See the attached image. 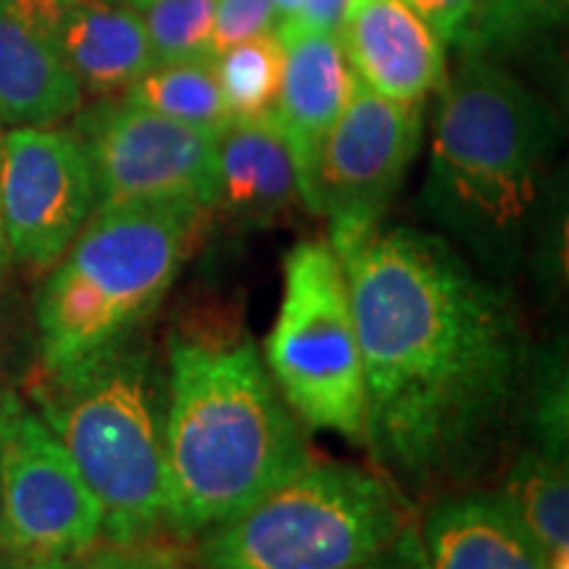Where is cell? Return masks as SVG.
Masks as SVG:
<instances>
[{
  "mask_svg": "<svg viewBox=\"0 0 569 569\" xmlns=\"http://www.w3.org/2000/svg\"><path fill=\"white\" fill-rule=\"evenodd\" d=\"M13 259L11 253V246H9V238H6V227H3V217H0V274L6 272V267H9V261Z\"/></svg>",
  "mask_w": 569,
  "mask_h": 569,
  "instance_id": "30",
  "label": "cell"
},
{
  "mask_svg": "<svg viewBox=\"0 0 569 569\" xmlns=\"http://www.w3.org/2000/svg\"><path fill=\"white\" fill-rule=\"evenodd\" d=\"M117 3H122V6H130V9L140 11V9H146V6H151L153 0H117Z\"/></svg>",
  "mask_w": 569,
  "mask_h": 569,
  "instance_id": "31",
  "label": "cell"
},
{
  "mask_svg": "<svg viewBox=\"0 0 569 569\" xmlns=\"http://www.w3.org/2000/svg\"><path fill=\"white\" fill-rule=\"evenodd\" d=\"M348 3L351 0H303L301 13H298V27L315 32H327L336 34L340 32V24H343Z\"/></svg>",
  "mask_w": 569,
  "mask_h": 569,
  "instance_id": "28",
  "label": "cell"
},
{
  "mask_svg": "<svg viewBox=\"0 0 569 569\" xmlns=\"http://www.w3.org/2000/svg\"><path fill=\"white\" fill-rule=\"evenodd\" d=\"M203 211L180 201L92 209L38 298L40 361L48 375L138 336L180 277Z\"/></svg>",
  "mask_w": 569,
  "mask_h": 569,
  "instance_id": "5",
  "label": "cell"
},
{
  "mask_svg": "<svg viewBox=\"0 0 569 569\" xmlns=\"http://www.w3.org/2000/svg\"><path fill=\"white\" fill-rule=\"evenodd\" d=\"M82 88L24 0H0V127H53L80 111Z\"/></svg>",
  "mask_w": 569,
  "mask_h": 569,
  "instance_id": "15",
  "label": "cell"
},
{
  "mask_svg": "<svg viewBox=\"0 0 569 569\" xmlns=\"http://www.w3.org/2000/svg\"><path fill=\"white\" fill-rule=\"evenodd\" d=\"M356 80L398 103L446 82V46L409 0H351L338 32Z\"/></svg>",
  "mask_w": 569,
  "mask_h": 569,
  "instance_id": "12",
  "label": "cell"
},
{
  "mask_svg": "<svg viewBox=\"0 0 569 569\" xmlns=\"http://www.w3.org/2000/svg\"><path fill=\"white\" fill-rule=\"evenodd\" d=\"M96 209V184L80 140L53 127L0 134V217L13 259L51 269Z\"/></svg>",
  "mask_w": 569,
  "mask_h": 569,
  "instance_id": "11",
  "label": "cell"
},
{
  "mask_svg": "<svg viewBox=\"0 0 569 569\" xmlns=\"http://www.w3.org/2000/svg\"><path fill=\"white\" fill-rule=\"evenodd\" d=\"M92 98H117L153 67L138 11L117 0H24Z\"/></svg>",
  "mask_w": 569,
  "mask_h": 569,
  "instance_id": "13",
  "label": "cell"
},
{
  "mask_svg": "<svg viewBox=\"0 0 569 569\" xmlns=\"http://www.w3.org/2000/svg\"><path fill=\"white\" fill-rule=\"evenodd\" d=\"M519 419L528 427V448L567 465L569 380L565 338L551 340L540 351H530Z\"/></svg>",
  "mask_w": 569,
  "mask_h": 569,
  "instance_id": "21",
  "label": "cell"
},
{
  "mask_svg": "<svg viewBox=\"0 0 569 569\" xmlns=\"http://www.w3.org/2000/svg\"><path fill=\"white\" fill-rule=\"evenodd\" d=\"M546 559L569 557V472L561 461L525 446L507 480V493Z\"/></svg>",
  "mask_w": 569,
  "mask_h": 569,
  "instance_id": "19",
  "label": "cell"
},
{
  "mask_svg": "<svg viewBox=\"0 0 569 569\" xmlns=\"http://www.w3.org/2000/svg\"><path fill=\"white\" fill-rule=\"evenodd\" d=\"M264 356L298 422L361 443V351L346 272L330 240H303L284 256L282 298Z\"/></svg>",
  "mask_w": 569,
  "mask_h": 569,
  "instance_id": "7",
  "label": "cell"
},
{
  "mask_svg": "<svg viewBox=\"0 0 569 569\" xmlns=\"http://www.w3.org/2000/svg\"><path fill=\"white\" fill-rule=\"evenodd\" d=\"M9 393H11V390H6L3 386H0V401H3V398H6V396H9Z\"/></svg>",
  "mask_w": 569,
  "mask_h": 569,
  "instance_id": "33",
  "label": "cell"
},
{
  "mask_svg": "<svg viewBox=\"0 0 569 569\" xmlns=\"http://www.w3.org/2000/svg\"><path fill=\"white\" fill-rule=\"evenodd\" d=\"M353 569H430L417 517L390 540L386 549L377 551L375 557L361 561V565Z\"/></svg>",
  "mask_w": 569,
  "mask_h": 569,
  "instance_id": "27",
  "label": "cell"
},
{
  "mask_svg": "<svg viewBox=\"0 0 569 569\" xmlns=\"http://www.w3.org/2000/svg\"><path fill=\"white\" fill-rule=\"evenodd\" d=\"M298 174L274 119H232L217 134L211 211L240 227H267L293 209Z\"/></svg>",
  "mask_w": 569,
  "mask_h": 569,
  "instance_id": "17",
  "label": "cell"
},
{
  "mask_svg": "<svg viewBox=\"0 0 569 569\" xmlns=\"http://www.w3.org/2000/svg\"><path fill=\"white\" fill-rule=\"evenodd\" d=\"M277 34L284 46V63L272 119L284 134L301 182L319 142L346 109L356 74L336 34L303 30L298 24L277 30Z\"/></svg>",
  "mask_w": 569,
  "mask_h": 569,
  "instance_id": "14",
  "label": "cell"
},
{
  "mask_svg": "<svg viewBox=\"0 0 569 569\" xmlns=\"http://www.w3.org/2000/svg\"><path fill=\"white\" fill-rule=\"evenodd\" d=\"M180 538H146L138 543H109L90 546L88 551L74 557L51 561V565L32 569H177L188 559Z\"/></svg>",
  "mask_w": 569,
  "mask_h": 569,
  "instance_id": "23",
  "label": "cell"
},
{
  "mask_svg": "<svg viewBox=\"0 0 569 569\" xmlns=\"http://www.w3.org/2000/svg\"><path fill=\"white\" fill-rule=\"evenodd\" d=\"M267 32H277V11L272 0H217L209 48L211 61L227 48Z\"/></svg>",
  "mask_w": 569,
  "mask_h": 569,
  "instance_id": "25",
  "label": "cell"
},
{
  "mask_svg": "<svg viewBox=\"0 0 569 569\" xmlns=\"http://www.w3.org/2000/svg\"><path fill=\"white\" fill-rule=\"evenodd\" d=\"M422 209L482 272L522 267L559 142V119L507 69L467 56L443 82Z\"/></svg>",
  "mask_w": 569,
  "mask_h": 569,
  "instance_id": "3",
  "label": "cell"
},
{
  "mask_svg": "<svg viewBox=\"0 0 569 569\" xmlns=\"http://www.w3.org/2000/svg\"><path fill=\"white\" fill-rule=\"evenodd\" d=\"M0 338H3V317H0Z\"/></svg>",
  "mask_w": 569,
  "mask_h": 569,
  "instance_id": "34",
  "label": "cell"
},
{
  "mask_svg": "<svg viewBox=\"0 0 569 569\" xmlns=\"http://www.w3.org/2000/svg\"><path fill=\"white\" fill-rule=\"evenodd\" d=\"M409 6L432 27L443 46L465 40L478 13V0H409Z\"/></svg>",
  "mask_w": 569,
  "mask_h": 569,
  "instance_id": "26",
  "label": "cell"
},
{
  "mask_svg": "<svg viewBox=\"0 0 569 569\" xmlns=\"http://www.w3.org/2000/svg\"><path fill=\"white\" fill-rule=\"evenodd\" d=\"M71 134L88 156L96 209L180 201L211 211L219 132L161 117L117 96L80 113Z\"/></svg>",
  "mask_w": 569,
  "mask_h": 569,
  "instance_id": "10",
  "label": "cell"
},
{
  "mask_svg": "<svg viewBox=\"0 0 569 569\" xmlns=\"http://www.w3.org/2000/svg\"><path fill=\"white\" fill-rule=\"evenodd\" d=\"M177 569H206V567H201V565H198V559L193 561V559H190V557H188V559H184V561H182V565H180V567H177Z\"/></svg>",
  "mask_w": 569,
  "mask_h": 569,
  "instance_id": "32",
  "label": "cell"
},
{
  "mask_svg": "<svg viewBox=\"0 0 569 569\" xmlns=\"http://www.w3.org/2000/svg\"><path fill=\"white\" fill-rule=\"evenodd\" d=\"M430 569H546V553L503 493L448 496L419 522Z\"/></svg>",
  "mask_w": 569,
  "mask_h": 569,
  "instance_id": "16",
  "label": "cell"
},
{
  "mask_svg": "<svg viewBox=\"0 0 569 569\" xmlns=\"http://www.w3.org/2000/svg\"><path fill=\"white\" fill-rule=\"evenodd\" d=\"M101 536V503L67 448L9 393L0 403V569L69 559Z\"/></svg>",
  "mask_w": 569,
  "mask_h": 569,
  "instance_id": "8",
  "label": "cell"
},
{
  "mask_svg": "<svg viewBox=\"0 0 569 569\" xmlns=\"http://www.w3.org/2000/svg\"><path fill=\"white\" fill-rule=\"evenodd\" d=\"M567 0H478L480 40H511L557 21Z\"/></svg>",
  "mask_w": 569,
  "mask_h": 569,
  "instance_id": "24",
  "label": "cell"
},
{
  "mask_svg": "<svg viewBox=\"0 0 569 569\" xmlns=\"http://www.w3.org/2000/svg\"><path fill=\"white\" fill-rule=\"evenodd\" d=\"M53 430L101 503L109 543L169 532L167 361L138 336L34 388Z\"/></svg>",
  "mask_w": 569,
  "mask_h": 569,
  "instance_id": "4",
  "label": "cell"
},
{
  "mask_svg": "<svg viewBox=\"0 0 569 569\" xmlns=\"http://www.w3.org/2000/svg\"><path fill=\"white\" fill-rule=\"evenodd\" d=\"M217 0H153L138 11L153 63L211 59Z\"/></svg>",
  "mask_w": 569,
  "mask_h": 569,
  "instance_id": "22",
  "label": "cell"
},
{
  "mask_svg": "<svg viewBox=\"0 0 569 569\" xmlns=\"http://www.w3.org/2000/svg\"><path fill=\"white\" fill-rule=\"evenodd\" d=\"M122 98L201 130L222 132L232 122L211 59L153 63L122 92Z\"/></svg>",
  "mask_w": 569,
  "mask_h": 569,
  "instance_id": "18",
  "label": "cell"
},
{
  "mask_svg": "<svg viewBox=\"0 0 569 569\" xmlns=\"http://www.w3.org/2000/svg\"><path fill=\"white\" fill-rule=\"evenodd\" d=\"M415 519L382 475L351 465H309L238 517L198 536L206 569H353Z\"/></svg>",
  "mask_w": 569,
  "mask_h": 569,
  "instance_id": "6",
  "label": "cell"
},
{
  "mask_svg": "<svg viewBox=\"0 0 569 569\" xmlns=\"http://www.w3.org/2000/svg\"><path fill=\"white\" fill-rule=\"evenodd\" d=\"M284 46L277 32L259 34L227 48L213 59L219 90L232 119H269L282 82Z\"/></svg>",
  "mask_w": 569,
  "mask_h": 569,
  "instance_id": "20",
  "label": "cell"
},
{
  "mask_svg": "<svg viewBox=\"0 0 569 569\" xmlns=\"http://www.w3.org/2000/svg\"><path fill=\"white\" fill-rule=\"evenodd\" d=\"M272 6L277 11V30H284V27H293L298 21L303 0H272Z\"/></svg>",
  "mask_w": 569,
  "mask_h": 569,
  "instance_id": "29",
  "label": "cell"
},
{
  "mask_svg": "<svg viewBox=\"0 0 569 569\" xmlns=\"http://www.w3.org/2000/svg\"><path fill=\"white\" fill-rule=\"evenodd\" d=\"M169 532L238 517L311 461L259 348L238 327H177L167 343Z\"/></svg>",
  "mask_w": 569,
  "mask_h": 569,
  "instance_id": "2",
  "label": "cell"
},
{
  "mask_svg": "<svg viewBox=\"0 0 569 569\" xmlns=\"http://www.w3.org/2000/svg\"><path fill=\"white\" fill-rule=\"evenodd\" d=\"M365 375L361 443L403 496L478 480L522 411L530 346L507 288L443 234L372 224L327 238Z\"/></svg>",
  "mask_w": 569,
  "mask_h": 569,
  "instance_id": "1",
  "label": "cell"
},
{
  "mask_svg": "<svg viewBox=\"0 0 569 569\" xmlns=\"http://www.w3.org/2000/svg\"><path fill=\"white\" fill-rule=\"evenodd\" d=\"M422 142V103H398L356 80L346 109L298 182L301 203L330 219V238L380 224Z\"/></svg>",
  "mask_w": 569,
  "mask_h": 569,
  "instance_id": "9",
  "label": "cell"
}]
</instances>
